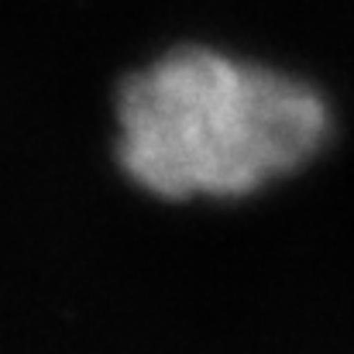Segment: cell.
Instances as JSON below:
<instances>
[{
  "label": "cell",
  "instance_id": "6da1fadb",
  "mask_svg": "<svg viewBox=\"0 0 354 354\" xmlns=\"http://www.w3.org/2000/svg\"><path fill=\"white\" fill-rule=\"evenodd\" d=\"M118 165L162 200L248 196L292 176L330 138L317 86L217 48H172L118 90Z\"/></svg>",
  "mask_w": 354,
  "mask_h": 354
}]
</instances>
